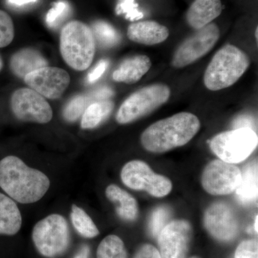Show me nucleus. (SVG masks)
<instances>
[{
  "label": "nucleus",
  "instance_id": "nucleus-28",
  "mask_svg": "<svg viewBox=\"0 0 258 258\" xmlns=\"http://www.w3.org/2000/svg\"><path fill=\"white\" fill-rule=\"evenodd\" d=\"M170 216V210L166 207H159L153 212L149 223V230L153 237L158 238L161 230L169 223Z\"/></svg>",
  "mask_w": 258,
  "mask_h": 258
},
{
  "label": "nucleus",
  "instance_id": "nucleus-18",
  "mask_svg": "<svg viewBox=\"0 0 258 258\" xmlns=\"http://www.w3.org/2000/svg\"><path fill=\"white\" fill-rule=\"evenodd\" d=\"M47 66V60L42 54L31 48L22 49L10 59V69L15 76L21 79L36 70Z\"/></svg>",
  "mask_w": 258,
  "mask_h": 258
},
{
  "label": "nucleus",
  "instance_id": "nucleus-10",
  "mask_svg": "<svg viewBox=\"0 0 258 258\" xmlns=\"http://www.w3.org/2000/svg\"><path fill=\"white\" fill-rule=\"evenodd\" d=\"M11 108L16 118L23 121L47 123L52 118L50 104L31 88L15 91L11 98Z\"/></svg>",
  "mask_w": 258,
  "mask_h": 258
},
{
  "label": "nucleus",
  "instance_id": "nucleus-24",
  "mask_svg": "<svg viewBox=\"0 0 258 258\" xmlns=\"http://www.w3.org/2000/svg\"><path fill=\"white\" fill-rule=\"evenodd\" d=\"M71 220L76 231L86 238H93L99 234L92 219L83 209L76 205H73Z\"/></svg>",
  "mask_w": 258,
  "mask_h": 258
},
{
  "label": "nucleus",
  "instance_id": "nucleus-7",
  "mask_svg": "<svg viewBox=\"0 0 258 258\" xmlns=\"http://www.w3.org/2000/svg\"><path fill=\"white\" fill-rule=\"evenodd\" d=\"M257 141L252 129L236 128L217 134L210 141V147L220 160L234 164L245 160L257 147Z\"/></svg>",
  "mask_w": 258,
  "mask_h": 258
},
{
  "label": "nucleus",
  "instance_id": "nucleus-2",
  "mask_svg": "<svg viewBox=\"0 0 258 258\" xmlns=\"http://www.w3.org/2000/svg\"><path fill=\"white\" fill-rule=\"evenodd\" d=\"M200 128L196 115L181 112L148 127L142 134L141 143L148 152H166L189 143Z\"/></svg>",
  "mask_w": 258,
  "mask_h": 258
},
{
  "label": "nucleus",
  "instance_id": "nucleus-21",
  "mask_svg": "<svg viewBox=\"0 0 258 258\" xmlns=\"http://www.w3.org/2000/svg\"><path fill=\"white\" fill-rule=\"evenodd\" d=\"M258 167L257 161L249 163L241 172V181L236 191L241 203L248 204L257 198Z\"/></svg>",
  "mask_w": 258,
  "mask_h": 258
},
{
  "label": "nucleus",
  "instance_id": "nucleus-13",
  "mask_svg": "<svg viewBox=\"0 0 258 258\" xmlns=\"http://www.w3.org/2000/svg\"><path fill=\"white\" fill-rule=\"evenodd\" d=\"M191 232V225L185 220L169 222L158 237L161 257L186 258Z\"/></svg>",
  "mask_w": 258,
  "mask_h": 258
},
{
  "label": "nucleus",
  "instance_id": "nucleus-33",
  "mask_svg": "<svg viewBox=\"0 0 258 258\" xmlns=\"http://www.w3.org/2000/svg\"><path fill=\"white\" fill-rule=\"evenodd\" d=\"M134 258H161L158 249L151 244H144L139 249Z\"/></svg>",
  "mask_w": 258,
  "mask_h": 258
},
{
  "label": "nucleus",
  "instance_id": "nucleus-31",
  "mask_svg": "<svg viewBox=\"0 0 258 258\" xmlns=\"http://www.w3.org/2000/svg\"><path fill=\"white\" fill-rule=\"evenodd\" d=\"M235 258H258V243L256 240L243 241L236 249Z\"/></svg>",
  "mask_w": 258,
  "mask_h": 258
},
{
  "label": "nucleus",
  "instance_id": "nucleus-29",
  "mask_svg": "<svg viewBox=\"0 0 258 258\" xmlns=\"http://www.w3.org/2000/svg\"><path fill=\"white\" fill-rule=\"evenodd\" d=\"M15 37L14 24L8 13L0 10V48L9 45Z\"/></svg>",
  "mask_w": 258,
  "mask_h": 258
},
{
  "label": "nucleus",
  "instance_id": "nucleus-6",
  "mask_svg": "<svg viewBox=\"0 0 258 258\" xmlns=\"http://www.w3.org/2000/svg\"><path fill=\"white\" fill-rule=\"evenodd\" d=\"M37 250L45 257L55 258L69 248V225L62 215L53 214L37 222L32 230Z\"/></svg>",
  "mask_w": 258,
  "mask_h": 258
},
{
  "label": "nucleus",
  "instance_id": "nucleus-14",
  "mask_svg": "<svg viewBox=\"0 0 258 258\" xmlns=\"http://www.w3.org/2000/svg\"><path fill=\"white\" fill-rule=\"evenodd\" d=\"M205 227L217 240L228 242L238 233L239 225L233 210L225 203L212 204L205 212Z\"/></svg>",
  "mask_w": 258,
  "mask_h": 258
},
{
  "label": "nucleus",
  "instance_id": "nucleus-30",
  "mask_svg": "<svg viewBox=\"0 0 258 258\" xmlns=\"http://www.w3.org/2000/svg\"><path fill=\"white\" fill-rule=\"evenodd\" d=\"M115 12L118 15H125V18L131 20L143 18V14L139 11L138 5L135 0H118Z\"/></svg>",
  "mask_w": 258,
  "mask_h": 258
},
{
  "label": "nucleus",
  "instance_id": "nucleus-26",
  "mask_svg": "<svg viewBox=\"0 0 258 258\" xmlns=\"http://www.w3.org/2000/svg\"><path fill=\"white\" fill-rule=\"evenodd\" d=\"M95 102L90 93L75 96L69 102L63 111L64 119L74 122L79 119L90 104Z\"/></svg>",
  "mask_w": 258,
  "mask_h": 258
},
{
  "label": "nucleus",
  "instance_id": "nucleus-19",
  "mask_svg": "<svg viewBox=\"0 0 258 258\" xmlns=\"http://www.w3.org/2000/svg\"><path fill=\"white\" fill-rule=\"evenodd\" d=\"M22 222L21 213L14 200L0 192V235H16Z\"/></svg>",
  "mask_w": 258,
  "mask_h": 258
},
{
  "label": "nucleus",
  "instance_id": "nucleus-12",
  "mask_svg": "<svg viewBox=\"0 0 258 258\" xmlns=\"http://www.w3.org/2000/svg\"><path fill=\"white\" fill-rule=\"evenodd\" d=\"M27 85L49 99L60 98L70 84L67 71L55 67H44L36 70L24 78Z\"/></svg>",
  "mask_w": 258,
  "mask_h": 258
},
{
  "label": "nucleus",
  "instance_id": "nucleus-32",
  "mask_svg": "<svg viewBox=\"0 0 258 258\" xmlns=\"http://www.w3.org/2000/svg\"><path fill=\"white\" fill-rule=\"evenodd\" d=\"M108 66V60H101L97 63L94 69L88 74L87 76V81L88 83H96L100 78L103 76V74L106 72L107 68Z\"/></svg>",
  "mask_w": 258,
  "mask_h": 258
},
{
  "label": "nucleus",
  "instance_id": "nucleus-11",
  "mask_svg": "<svg viewBox=\"0 0 258 258\" xmlns=\"http://www.w3.org/2000/svg\"><path fill=\"white\" fill-rule=\"evenodd\" d=\"M241 181V171L233 164L222 160L209 163L203 171L202 184L212 195H227L235 191Z\"/></svg>",
  "mask_w": 258,
  "mask_h": 258
},
{
  "label": "nucleus",
  "instance_id": "nucleus-39",
  "mask_svg": "<svg viewBox=\"0 0 258 258\" xmlns=\"http://www.w3.org/2000/svg\"><path fill=\"white\" fill-rule=\"evenodd\" d=\"M3 60H2L1 57H0V71H1V70L3 69Z\"/></svg>",
  "mask_w": 258,
  "mask_h": 258
},
{
  "label": "nucleus",
  "instance_id": "nucleus-23",
  "mask_svg": "<svg viewBox=\"0 0 258 258\" xmlns=\"http://www.w3.org/2000/svg\"><path fill=\"white\" fill-rule=\"evenodd\" d=\"M91 28L95 42L103 48H110L120 42V34L111 24L107 22L98 20L93 24Z\"/></svg>",
  "mask_w": 258,
  "mask_h": 258
},
{
  "label": "nucleus",
  "instance_id": "nucleus-35",
  "mask_svg": "<svg viewBox=\"0 0 258 258\" xmlns=\"http://www.w3.org/2000/svg\"><path fill=\"white\" fill-rule=\"evenodd\" d=\"M37 1V0H7V3L11 6L20 8V7L25 6V5L35 3Z\"/></svg>",
  "mask_w": 258,
  "mask_h": 258
},
{
  "label": "nucleus",
  "instance_id": "nucleus-15",
  "mask_svg": "<svg viewBox=\"0 0 258 258\" xmlns=\"http://www.w3.org/2000/svg\"><path fill=\"white\" fill-rule=\"evenodd\" d=\"M169 31L164 25L153 20L133 23L129 25L127 36L131 41L144 45H155L165 41Z\"/></svg>",
  "mask_w": 258,
  "mask_h": 258
},
{
  "label": "nucleus",
  "instance_id": "nucleus-1",
  "mask_svg": "<svg viewBox=\"0 0 258 258\" xmlns=\"http://www.w3.org/2000/svg\"><path fill=\"white\" fill-rule=\"evenodd\" d=\"M50 179L42 171L29 167L20 158L8 156L0 160V187L21 204L36 203L50 187Z\"/></svg>",
  "mask_w": 258,
  "mask_h": 258
},
{
  "label": "nucleus",
  "instance_id": "nucleus-16",
  "mask_svg": "<svg viewBox=\"0 0 258 258\" xmlns=\"http://www.w3.org/2000/svg\"><path fill=\"white\" fill-rule=\"evenodd\" d=\"M222 12L221 0H195L186 12V23L195 30L212 23Z\"/></svg>",
  "mask_w": 258,
  "mask_h": 258
},
{
  "label": "nucleus",
  "instance_id": "nucleus-36",
  "mask_svg": "<svg viewBox=\"0 0 258 258\" xmlns=\"http://www.w3.org/2000/svg\"><path fill=\"white\" fill-rule=\"evenodd\" d=\"M90 257V248L87 245H83L81 249H79L78 253L74 256V258H89Z\"/></svg>",
  "mask_w": 258,
  "mask_h": 258
},
{
  "label": "nucleus",
  "instance_id": "nucleus-37",
  "mask_svg": "<svg viewBox=\"0 0 258 258\" xmlns=\"http://www.w3.org/2000/svg\"><path fill=\"white\" fill-rule=\"evenodd\" d=\"M257 221H258L257 215H256L255 221H254V231H255L256 232H257Z\"/></svg>",
  "mask_w": 258,
  "mask_h": 258
},
{
  "label": "nucleus",
  "instance_id": "nucleus-25",
  "mask_svg": "<svg viewBox=\"0 0 258 258\" xmlns=\"http://www.w3.org/2000/svg\"><path fill=\"white\" fill-rule=\"evenodd\" d=\"M97 258H127L126 249L118 236H107L97 249Z\"/></svg>",
  "mask_w": 258,
  "mask_h": 258
},
{
  "label": "nucleus",
  "instance_id": "nucleus-3",
  "mask_svg": "<svg viewBox=\"0 0 258 258\" xmlns=\"http://www.w3.org/2000/svg\"><path fill=\"white\" fill-rule=\"evenodd\" d=\"M249 64L250 60L243 50L227 44L217 51L209 63L204 74L205 87L217 91L233 86Z\"/></svg>",
  "mask_w": 258,
  "mask_h": 258
},
{
  "label": "nucleus",
  "instance_id": "nucleus-20",
  "mask_svg": "<svg viewBox=\"0 0 258 258\" xmlns=\"http://www.w3.org/2000/svg\"><path fill=\"white\" fill-rule=\"evenodd\" d=\"M107 198L116 205L117 214L123 220L133 221L138 215V205L135 199L115 184H111L106 188Z\"/></svg>",
  "mask_w": 258,
  "mask_h": 258
},
{
  "label": "nucleus",
  "instance_id": "nucleus-17",
  "mask_svg": "<svg viewBox=\"0 0 258 258\" xmlns=\"http://www.w3.org/2000/svg\"><path fill=\"white\" fill-rule=\"evenodd\" d=\"M152 67V61L147 55H139L125 59L113 74L116 82L134 84L147 74Z\"/></svg>",
  "mask_w": 258,
  "mask_h": 258
},
{
  "label": "nucleus",
  "instance_id": "nucleus-40",
  "mask_svg": "<svg viewBox=\"0 0 258 258\" xmlns=\"http://www.w3.org/2000/svg\"><path fill=\"white\" fill-rule=\"evenodd\" d=\"M191 258H199L198 257H191Z\"/></svg>",
  "mask_w": 258,
  "mask_h": 258
},
{
  "label": "nucleus",
  "instance_id": "nucleus-8",
  "mask_svg": "<svg viewBox=\"0 0 258 258\" xmlns=\"http://www.w3.org/2000/svg\"><path fill=\"white\" fill-rule=\"evenodd\" d=\"M122 181L130 189L147 191L156 198L170 193L172 184L166 176L157 174L147 163L134 160L127 163L120 173Z\"/></svg>",
  "mask_w": 258,
  "mask_h": 258
},
{
  "label": "nucleus",
  "instance_id": "nucleus-5",
  "mask_svg": "<svg viewBox=\"0 0 258 258\" xmlns=\"http://www.w3.org/2000/svg\"><path fill=\"white\" fill-rule=\"evenodd\" d=\"M170 88L157 83L142 88L123 101L115 115L120 124H126L152 113L169 101Z\"/></svg>",
  "mask_w": 258,
  "mask_h": 258
},
{
  "label": "nucleus",
  "instance_id": "nucleus-34",
  "mask_svg": "<svg viewBox=\"0 0 258 258\" xmlns=\"http://www.w3.org/2000/svg\"><path fill=\"white\" fill-rule=\"evenodd\" d=\"M254 125H255V123L252 117L248 116V115H242L235 120V121L234 122L233 127L234 129L249 128L254 131Z\"/></svg>",
  "mask_w": 258,
  "mask_h": 258
},
{
  "label": "nucleus",
  "instance_id": "nucleus-27",
  "mask_svg": "<svg viewBox=\"0 0 258 258\" xmlns=\"http://www.w3.org/2000/svg\"><path fill=\"white\" fill-rule=\"evenodd\" d=\"M71 8L66 1L54 3L46 15V23L49 28H55L71 14Z\"/></svg>",
  "mask_w": 258,
  "mask_h": 258
},
{
  "label": "nucleus",
  "instance_id": "nucleus-22",
  "mask_svg": "<svg viewBox=\"0 0 258 258\" xmlns=\"http://www.w3.org/2000/svg\"><path fill=\"white\" fill-rule=\"evenodd\" d=\"M114 108V103L110 100L93 102L83 113L81 128L92 129L101 125L108 118Z\"/></svg>",
  "mask_w": 258,
  "mask_h": 258
},
{
  "label": "nucleus",
  "instance_id": "nucleus-38",
  "mask_svg": "<svg viewBox=\"0 0 258 258\" xmlns=\"http://www.w3.org/2000/svg\"><path fill=\"white\" fill-rule=\"evenodd\" d=\"M254 37H255L256 40L257 42L258 39V28H256L255 32H254Z\"/></svg>",
  "mask_w": 258,
  "mask_h": 258
},
{
  "label": "nucleus",
  "instance_id": "nucleus-4",
  "mask_svg": "<svg viewBox=\"0 0 258 258\" xmlns=\"http://www.w3.org/2000/svg\"><path fill=\"white\" fill-rule=\"evenodd\" d=\"M60 52L70 67L82 71L92 63L96 52V42L92 30L80 21L66 24L60 34Z\"/></svg>",
  "mask_w": 258,
  "mask_h": 258
},
{
  "label": "nucleus",
  "instance_id": "nucleus-9",
  "mask_svg": "<svg viewBox=\"0 0 258 258\" xmlns=\"http://www.w3.org/2000/svg\"><path fill=\"white\" fill-rule=\"evenodd\" d=\"M220 37V31L215 23L209 24L197 30L176 49L171 66L183 69L204 57L213 48Z\"/></svg>",
  "mask_w": 258,
  "mask_h": 258
}]
</instances>
